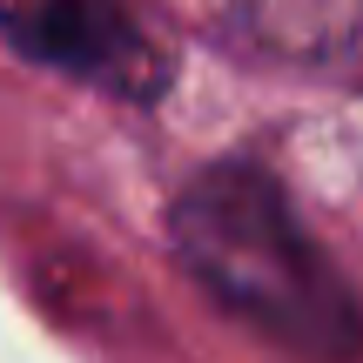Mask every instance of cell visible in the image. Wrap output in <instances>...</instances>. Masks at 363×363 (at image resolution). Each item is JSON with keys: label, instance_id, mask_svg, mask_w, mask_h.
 I'll return each mask as SVG.
<instances>
[{"label": "cell", "instance_id": "cell-3", "mask_svg": "<svg viewBox=\"0 0 363 363\" xmlns=\"http://www.w3.org/2000/svg\"><path fill=\"white\" fill-rule=\"evenodd\" d=\"M216 13L269 54H337L363 27V0H216Z\"/></svg>", "mask_w": 363, "mask_h": 363}, {"label": "cell", "instance_id": "cell-2", "mask_svg": "<svg viewBox=\"0 0 363 363\" xmlns=\"http://www.w3.org/2000/svg\"><path fill=\"white\" fill-rule=\"evenodd\" d=\"M0 34L34 61L128 101H148L169 81V61L128 0H0Z\"/></svg>", "mask_w": 363, "mask_h": 363}, {"label": "cell", "instance_id": "cell-1", "mask_svg": "<svg viewBox=\"0 0 363 363\" xmlns=\"http://www.w3.org/2000/svg\"><path fill=\"white\" fill-rule=\"evenodd\" d=\"M175 256L249 330L303 363H357L363 310L303 235L283 189L249 162H216L175 202Z\"/></svg>", "mask_w": 363, "mask_h": 363}]
</instances>
